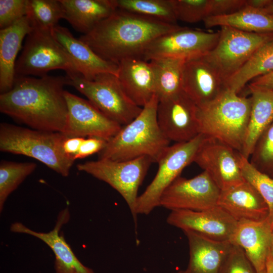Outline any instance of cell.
Wrapping results in <instances>:
<instances>
[{"label": "cell", "instance_id": "6da1fadb", "mask_svg": "<svg viewBox=\"0 0 273 273\" xmlns=\"http://www.w3.org/2000/svg\"><path fill=\"white\" fill-rule=\"evenodd\" d=\"M66 76L16 78L0 95V111L32 129L63 133L68 119Z\"/></svg>", "mask_w": 273, "mask_h": 273}, {"label": "cell", "instance_id": "7a4b0ae2", "mask_svg": "<svg viewBox=\"0 0 273 273\" xmlns=\"http://www.w3.org/2000/svg\"><path fill=\"white\" fill-rule=\"evenodd\" d=\"M181 28L117 9L79 39L102 59L118 64L128 59H142L154 39Z\"/></svg>", "mask_w": 273, "mask_h": 273}, {"label": "cell", "instance_id": "3957f363", "mask_svg": "<svg viewBox=\"0 0 273 273\" xmlns=\"http://www.w3.org/2000/svg\"><path fill=\"white\" fill-rule=\"evenodd\" d=\"M159 100L155 95L142 108L139 115L107 141L98 153L99 159L125 161L148 156L157 162L169 146L157 122Z\"/></svg>", "mask_w": 273, "mask_h": 273}, {"label": "cell", "instance_id": "277c9868", "mask_svg": "<svg viewBox=\"0 0 273 273\" xmlns=\"http://www.w3.org/2000/svg\"><path fill=\"white\" fill-rule=\"evenodd\" d=\"M67 137L60 132L39 130L2 123L0 150L35 159L66 177L75 160L63 150V143Z\"/></svg>", "mask_w": 273, "mask_h": 273}, {"label": "cell", "instance_id": "5b68a950", "mask_svg": "<svg viewBox=\"0 0 273 273\" xmlns=\"http://www.w3.org/2000/svg\"><path fill=\"white\" fill-rule=\"evenodd\" d=\"M250 108V97L226 89L211 103L198 108L200 134L217 140L241 153Z\"/></svg>", "mask_w": 273, "mask_h": 273}, {"label": "cell", "instance_id": "8992f818", "mask_svg": "<svg viewBox=\"0 0 273 273\" xmlns=\"http://www.w3.org/2000/svg\"><path fill=\"white\" fill-rule=\"evenodd\" d=\"M52 31L32 28L27 34L16 62L15 78L29 75L43 77L56 69L64 70L68 76L80 75Z\"/></svg>", "mask_w": 273, "mask_h": 273}, {"label": "cell", "instance_id": "52a82bcc", "mask_svg": "<svg viewBox=\"0 0 273 273\" xmlns=\"http://www.w3.org/2000/svg\"><path fill=\"white\" fill-rule=\"evenodd\" d=\"M67 85L76 88L105 115L121 126L136 118L143 107L127 96L116 75L102 73L88 80L81 75H66Z\"/></svg>", "mask_w": 273, "mask_h": 273}, {"label": "cell", "instance_id": "ba28073f", "mask_svg": "<svg viewBox=\"0 0 273 273\" xmlns=\"http://www.w3.org/2000/svg\"><path fill=\"white\" fill-rule=\"evenodd\" d=\"M152 162L148 156L125 161L98 159L78 164L77 168L107 183L116 190L127 204L136 225L138 192Z\"/></svg>", "mask_w": 273, "mask_h": 273}, {"label": "cell", "instance_id": "9c48e42d", "mask_svg": "<svg viewBox=\"0 0 273 273\" xmlns=\"http://www.w3.org/2000/svg\"><path fill=\"white\" fill-rule=\"evenodd\" d=\"M205 136L200 134L192 140L169 146L158 160L156 175L145 191L138 196L135 213L148 215L159 206L160 197L165 189L178 176L183 170L194 162Z\"/></svg>", "mask_w": 273, "mask_h": 273}, {"label": "cell", "instance_id": "30bf717a", "mask_svg": "<svg viewBox=\"0 0 273 273\" xmlns=\"http://www.w3.org/2000/svg\"><path fill=\"white\" fill-rule=\"evenodd\" d=\"M215 47L204 58L226 81L262 46L273 39V32L253 33L221 26Z\"/></svg>", "mask_w": 273, "mask_h": 273}, {"label": "cell", "instance_id": "8fae6325", "mask_svg": "<svg viewBox=\"0 0 273 273\" xmlns=\"http://www.w3.org/2000/svg\"><path fill=\"white\" fill-rule=\"evenodd\" d=\"M219 32H207L183 27L152 41L142 59L147 61L162 58L188 60L207 54L216 45Z\"/></svg>", "mask_w": 273, "mask_h": 273}, {"label": "cell", "instance_id": "7c38bea8", "mask_svg": "<svg viewBox=\"0 0 273 273\" xmlns=\"http://www.w3.org/2000/svg\"><path fill=\"white\" fill-rule=\"evenodd\" d=\"M220 192L204 171L189 179L179 176L163 192L159 206L171 211L203 210L217 205Z\"/></svg>", "mask_w": 273, "mask_h": 273}, {"label": "cell", "instance_id": "4fadbf2b", "mask_svg": "<svg viewBox=\"0 0 273 273\" xmlns=\"http://www.w3.org/2000/svg\"><path fill=\"white\" fill-rule=\"evenodd\" d=\"M194 162L208 174L220 191L245 181L240 153L215 139L205 137Z\"/></svg>", "mask_w": 273, "mask_h": 273}, {"label": "cell", "instance_id": "5bb4252c", "mask_svg": "<svg viewBox=\"0 0 273 273\" xmlns=\"http://www.w3.org/2000/svg\"><path fill=\"white\" fill-rule=\"evenodd\" d=\"M198 108L182 90L174 96L159 101L157 122L165 136L170 141H190L200 134Z\"/></svg>", "mask_w": 273, "mask_h": 273}, {"label": "cell", "instance_id": "9a60e30c", "mask_svg": "<svg viewBox=\"0 0 273 273\" xmlns=\"http://www.w3.org/2000/svg\"><path fill=\"white\" fill-rule=\"evenodd\" d=\"M64 96L68 113L63 133L67 136L98 137L108 141L122 126L105 115L88 100L67 90H65Z\"/></svg>", "mask_w": 273, "mask_h": 273}, {"label": "cell", "instance_id": "2e32d148", "mask_svg": "<svg viewBox=\"0 0 273 273\" xmlns=\"http://www.w3.org/2000/svg\"><path fill=\"white\" fill-rule=\"evenodd\" d=\"M168 224L209 239L230 242L238 222L221 207L200 211L175 210L167 218Z\"/></svg>", "mask_w": 273, "mask_h": 273}, {"label": "cell", "instance_id": "e0dca14e", "mask_svg": "<svg viewBox=\"0 0 273 273\" xmlns=\"http://www.w3.org/2000/svg\"><path fill=\"white\" fill-rule=\"evenodd\" d=\"M181 86L198 108L207 105L228 89L225 80L204 56L185 61Z\"/></svg>", "mask_w": 273, "mask_h": 273}, {"label": "cell", "instance_id": "ac0fdd59", "mask_svg": "<svg viewBox=\"0 0 273 273\" xmlns=\"http://www.w3.org/2000/svg\"><path fill=\"white\" fill-rule=\"evenodd\" d=\"M69 218V211L66 208L59 213L55 227L49 232L34 231L20 222L13 223L10 231L32 236L46 243L55 255V273H95L80 261L64 236L59 234L61 228L68 221Z\"/></svg>", "mask_w": 273, "mask_h": 273}, {"label": "cell", "instance_id": "d6986e66", "mask_svg": "<svg viewBox=\"0 0 273 273\" xmlns=\"http://www.w3.org/2000/svg\"><path fill=\"white\" fill-rule=\"evenodd\" d=\"M271 239L268 217L261 221H239L230 242L243 249L257 273H266Z\"/></svg>", "mask_w": 273, "mask_h": 273}, {"label": "cell", "instance_id": "ffe728a7", "mask_svg": "<svg viewBox=\"0 0 273 273\" xmlns=\"http://www.w3.org/2000/svg\"><path fill=\"white\" fill-rule=\"evenodd\" d=\"M52 33L83 78L92 80L102 73H110L117 76L118 64L102 59L87 44L74 37L67 28L58 25Z\"/></svg>", "mask_w": 273, "mask_h": 273}, {"label": "cell", "instance_id": "44dd1931", "mask_svg": "<svg viewBox=\"0 0 273 273\" xmlns=\"http://www.w3.org/2000/svg\"><path fill=\"white\" fill-rule=\"evenodd\" d=\"M217 205L238 222L261 221L269 217V210L264 200L256 189L245 180L220 191Z\"/></svg>", "mask_w": 273, "mask_h": 273}, {"label": "cell", "instance_id": "7402d4cb", "mask_svg": "<svg viewBox=\"0 0 273 273\" xmlns=\"http://www.w3.org/2000/svg\"><path fill=\"white\" fill-rule=\"evenodd\" d=\"M118 65L117 77L123 90L135 104L143 107L155 95V75L150 62L131 58Z\"/></svg>", "mask_w": 273, "mask_h": 273}, {"label": "cell", "instance_id": "603a6c76", "mask_svg": "<svg viewBox=\"0 0 273 273\" xmlns=\"http://www.w3.org/2000/svg\"><path fill=\"white\" fill-rule=\"evenodd\" d=\"M187 237L190 258L189 273H218L232 243L213 240L191 231H184Z\"/></svg>", "mask_w": 273, "mask_h": 273}, {"label": "cell", "instance_id": "cb8c5ba5", "mask_svg": "<svg viewBox=\"0 0 273 273\" xmlns=\"http://www.w3.org/2000/svg\"><path fill=\"white\" fill-rule=\"evenodd\" d=\"M32 27L27 16L0 30V92L10 90L15 80L17 56L24 38Z\"/></svg>", "mask_w": 273, "mask_h": 273}, {"label": "cell", "instance_id": "d4e9b609", "mask_svg": "<svg viewBox=\"0 0 273 273\" xmlns=\"http://www.w3.org/2000/svg\"><path fill=\"white\" fill-rule=\"evenodd\" d=\"M251 108L241 154L249 159L257 140L273 121V90L249 83Z\"/></svg>", "mask_w": 273, "mask_h": 273}, {"label": "cell", "instance_id": "484cf974", "mask_svg": "<svg viewBox=\"0 0 273 273\" xmlns=\"http://www.w3.org/2000/svg\"><path fill=\"white\" fill-rule=\"evenodd\" d=\"M64 19L83 34L92 31L117 9L114 0H60Z\"/></svg>", "mask_w": 273, "mask_h": 273}, {"label": "cell", "instance_id": "4316f807", "mask_svg": "<svg viewBox=\"0 0 273 273\" xmlns=\"http://www.w3.org/2000/svg\"><path fill=\"white\" fill-rule=\"evenodd\" d=\"M203 22L207 28L228 26L248 32H273V17L261 10L247 6L231 14L207 17Z\"/></svg>", "mask_w": 273, "mask_h": 273}, {"label": "cell", "instance_id": "83f0119b", "mask_svg": "<svg viewBox=\"0 0 273 273\" xmlns=\"http://www.w3.org/2000/svg\"><path fill=\"white\" fill-rule=\"evenodd\" d=\"M273 71V39L259 48L248 61L225 82L226 88L237 94L254 78Z\"/></svg>", "mask_w": 273, "mask_h": 273}, {"label": "cell", "instance_id": "f1b7e54d", "mask_svg": "<svg viewBox=\"0 0 273 273\" xmlns=\"http://www.w3.org/2000/svg\"><path fill=\"white\" fill-rule=\"evenodd\" d=\"M185 61L171 58L149 61L154 72L155 95L159 101L169 98L183 90L182 71Z\"/></svg>", "mask_w": 273, "mask_h": 273}, {"label": "cell", "instance_id": "f546056e", "mask_svg": "<svg viewBox=\"0 0 273 273\" xmlns=\"http://www.w3.org/2000/svg\"><path fill=\"white\" fill-rule=\"evenodd\" d=\"M118 9L177 24L171 0H114Z\"/></svg>", "mask_w": 273, "mask_h": 273}, {"label": "cell", "instance_id": "4dcf8cb0", "mask_svg": "<svg viewBox=\"0 0 273 273\" xmlns=\"http://www.w3.org/2000/svg\"><path fill=\"white\" fill-rule=\"evenodd\" d=\"M32 28L52 30L64 11L60 0H28L27 15Z\"/></svg>", "mask_w": 273, "mask_h": 273}, {"label": "cell", "instance_id": "1f68e13d", "mask_svg": "<svg viewBox=\"0 0 273 273\" xmlns=\"http://www.w3.org/2000/svg\"><path fill=\"white\" fill-rule=\"evenodd\" d=\"M36 167L33 162L1 161L0 163V212L9 196Z\"/></svg>", "mask_w": 273, "mask_h": 273}, {"label": "cell", "instance_id": "d6a6232c", "mask_svg": "<svg viewBox=\"0 0 273 273\" xmlns=\"http://www.w3.org/2000/svg\"><path fill=\"white\" fill-rule=\"evenodd\" d=\"M240 165L244 179L252 185L262 197L269 210V218L273 225V178L255 168L249 159L240 153Z\"/></svg>", "mask_w": 273, "mask_h": 273}, {"label": "cell", "instance_id": "836d02e7", "mask_svg": "<svg viewBox=\"0 0 273 273\" xmlns=\"http://www.w3.org/2000/svg\"><path fill=\"white\" fill-rule=\"evenodd\" d=\"M249 160L257 170L273 178V121L257 140Z\"/></svg>", "mask_w": 273, "mask_h": 273}, {"label": "cell", "instance_id": "e575fe53", "mask_svg": "<svg viewBox=\"0 0 273 273\" xmlns=\"http://www.w3.org/2000/svg\"><path fill=\"white\" fill-rule=\"evenodd\" d=\"M177 20L194 23L210 15V0H171Z\"/></svg>", "mask_w": 273, "mask_h": 273}, {"label": "cell", "instance_id": "d590c367", "mask_svg": "<svg viewBox=\"0 0 273 273\" xmlns=\"http://www.w3.org/2000/svg\"><path fill=\"white\" fill-rule=\"evenodd\" d=\"M218 273H257L243 249L232 244Z\"/></svg>", "mask_w": 273, "mask_h": 273}, {"label": "cell", "instance_id": "8d00e7d4", "mask_svg": "<svg viewBox=\"0 0 273 273\" xmlns=\"http://www.w3.org/2000/svg\"><path fill=\"white\" fill-rule=\"evenodd\" d=\"M28 0H0V28H6L25 17Z\"/></svg>", "mask_w": 273, "mask_h": 273}, {"label": "cell", "instance_id": "74e56055", "mask_svg": "<svg viewBox=\"0 0 273 273\" xmlns=\"http://www.w3.org/2000/svg\"><path fill=\"white\" fill-rule=\"evenodd\" d=\"M245 5L246 0H210L209 17L232 14L245 7Z\"/></svg>", "mask_w": 273, "mask_h": 273}, {"label": "cell", "instance_id": "f35d334b", "mask_svg": "<svg viewBox=\"0 0 273 273\" xmlns=\"http://www.w3.org/2000/svg\"><path fill=\"white\" fill-rule=\"evenodd\" d=\"M107 141L98 137H88L83 141L78 153L75 156V160L83 158L99 153L105 147Z\"/></svg>", "mask_w": 273, "mask_h": 273}, {"label": "cell", "instance_id": "ab89813d", "mask_svg": "<svg viewBox=\"0 0 273 273\" xmlns=\"http://www.w3.org/2000/svg\"><path fill=\"white\" fill-rule=\"evenodd\" d=\"M84 139L83 137H67L63 145L64 152L75 160V156Z\"/></svg>", "mask_w": 273, "mask_h": 273}, {"label": "cell", "instance_id": "60d3db41", "mask_svg": "<svg viewBox=\"0 0 273 273\" xmlns=\"http://www.w3.org/2000/svg\"><path fill=\"white\" fill-rule=\"evenodd\" d=\"M249 83L273 90V71L254 78Z\"/></svg>", "mask_w": 273, "mask_h": 273}, {"label": "cell", "instance_id": "b9f144b4", "mask_svg": "<svg viewBox=\"0 0 273 273\" xmlns=\"http://www.w3.org/2000/svg\"><path fill=\"white\" fill-rule=\"evenodd\" d=\"M268 2V0H246L245 6L262 10Z\"/></svg>", "mask_w": 273, "mask_h": 273}, {"label": "cell", "instance_id": "7bdbcfd3", "mask_svg": "<svg viewBox=\"0 0 273 273\" xmlns=\"http://www.w3.org/2000/svg\"><path fill=\"white\" fill-rule=\"evenodd\" d=\"M262 10L273 17V0H268L267 4Z\"/></svg>", "mask_w": 273, "mask_h": 273}, {"label": "cell", "instance_id": "ee69618b", "mask_svg": "<svg viewBox=\"0 0 273 273\" xmlns=\"http://www.w3.org/2000/svg\"><path fill=\"white\" fill-rule=\"evenodd\" d=\"M266 273H273V257L270 255L267 261Z\"/></svg>", "mask_w": 273, "mask_h": 273}, {"label": "cell", "instance_id": "f6af8a7d", "mask_svg": "<svg viewBox=\"0 0 273 273\" xmlns=\"http://www.w3.org/2000/svg\"><path fill=\"white\" fill-rule=\"evenodd\" d=\"M270 255L273 257V225L271 227V239Z\"/></svg>", "mask_w": 273, "mask_h": 273}, {"label": "cell", "instance_id": "bcb514c9", "mask_svg": "<svg viewBox=\"0 0 273 273\" xmlns=\"http://www.w3.org/2000/svg\"><path fill=\"white\" fill-rule=\"evenodd\" d=\"M173 273H189V272L188 271L187 269H186V270H179L177 272H173Z\"/></svg>", "mask_w": 273, "mask_h": 273}]
</instances>
